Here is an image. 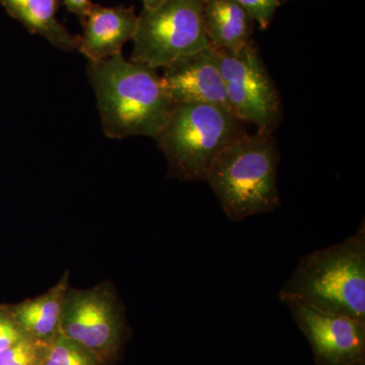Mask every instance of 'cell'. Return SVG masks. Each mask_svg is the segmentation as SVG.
<instances>
[{"label": "cell", "instance_id": "ba28073f", "mask_svg": "<svg viewBox=\"0 0 365 365\" xmlns=\"http://www.w3.org/2000/svg\"><path fill=\"white\" fill-rule=\"evenodd\" d=\"M285 306L311 346L317 365H350L365 359V324L300 302Z\"/></svg>", "mask_w": 365, "mask_h": 365}, {"label": "cell", "instance_id": "d6986e66", "mask_svg": "<svg viewBox=\"0 0 365 365\" xmlns=\"http://www.w3.org/2000/svg\"><path fill=\"white\" fill-rule=\"evenodd\" d=\"M143 2L144 9H153L160 6L165 0H141Z\"/></svg>", "mask_w": 365, "mask_h": 365}, {"label": "cell", "instance_id": "4fadbf2b", "mask_svg": "<svg viewBox=\"0 0 365 365\" xmlns=\"http://www.w3.org/2000/svg\"><path fill=\"white\" fill-rule=\"evenodd\" d=\"M62 0H0L7 14L25 26L28 32L39 35L64 51L78 50L81 37L73 35L57 20Z\"/></svg>", "mask_w": 365, "mask_h": 365}, {"label": "cell", "instance_id": "2e32d148", "mask_svg": "<svg viewBox=\"0 0 365 365\" xmlns=\"http://www.w3.org/2000/svg\"><path fill=\"white\" fill-rule=\"evenodd\" d=\"M251 14L261 30H266L280 6L281 0H235Z\"/></svg>", "mask_w": 365, "mask_h": 365}, {"label": "cell", "instance_id": "277c9868", "mask_svg": "<svg viewBox=\"0 0 365 365\" xmlns=\"http://www.w3.org/2000/svg\"><path fill=\"white\" fill-rule=\"evenodd\" d=\"M245 124L220 106L175 104L155 138L169 163V176L181 181H205L220 153L248 133Z\"/></svg>", "mask_w": 365, "mask_h": 365}, {"label": "cell", "instance_id": "7a4b0ae2", "mask_svg": "<svg viewBox=\"0 0 365 365\" xmlns=\"http://www.w3.org/2000/svg\"><path fill=\"white\" fill-rule=\"evenodd\" d=\"M279 300L365 324L364 220L345 241L302 257L281 288Z\"/></svg>", "mask_w": 365, "mask_h": 365}, {"label": "cell", "instance_id": "5b68a950", "mask_svg": "<svg viewBox=\"0 0 365 365\" xmlns=\"http://www.w3.org/2000/svg\"><path fill=\"white\" fill-rule=\"evenodd\" d=\"M205 0H165L138 16L131 61L165 68L211 47L204 30Z\"/></svg>", "mask_w": 365, "mask_h": 365}, {"label": "cell", "instance_id": "52a82bcc", "mask_svg": "<svg viewBox=\"0 0 365 365\" xmlns=\"http://www.w3.org/2000/svg\"><path fill=\"white\" fill-rule=\"evenodd\" d=\"M213 50L230 109L244 123L273 133L282 118V103L256 43L253 40L237 50Z\"/></svg>", "mask_w": 365, "mask_h": 365}, {"label": "cell", "instance_id": "8992f818", "mask_svg": "<svg viewBox=\"0 0 365 365\" xmlns=\"http://www.w3.org/2000/svg\"><path fill=\"white\" fill-rule=\"evenodd\" d=\"M59 334L83 346L104 365H114L127 339L124 311L112 285L67 292Z\"/></svg>", "mask_w": 365, "mask_h": 365}, {"label": "cell", "instance_id": "5bb4252c", "mask_svg": "<svg viewBox=\"0 0 365 365\" xmlns=\"http://www.w3.org/2000/svg\"><path fill=\"white\" fill-rule=\"evenodd\" d=\"M41 365H104L83 346L58 335L45 343Z\"/></svg>", "mask_w": 365, "mask_h": 365}, {"label": "cell", "instance_id": "7c38bea8", "mask_svg": "<svg viewBox=\"0 0 365 365\" xmlns=\"http://www.w3.org/2000/svg\"><path fill=\"white\" fill-rule=\"evenodd\" d=\"M203 23L213 49L237 50L253 41V18L235 0H205Z\"/></svg>", "mask_w": 365, "mask_h": 365}, {"label": "cell", "instance_id": "30bf717a", "mask_svg": "<svg viewBox=\"0 0 365 365\" xmlns=\"http://www.w3.org/2000/svg\"><path fill=\"white\" fill-rule=\"evenodd\" d=\"M138 16L133 6L91 4L81 21L83 35L78 51L88 61H101L122 53V48L135 36Z\"/></svg>", "mask_w": 365, "mask_h": 365}, {"label": "cell", "instance_id": "6da1fadb", "mask_svg": "<svg viewBox=\"0 0 365 365\" xmlns=\"http://www.w3.org/2000/svg\"><path fill=\"white\" fill-rule=\"evenodd\" d=\"M88 76L106 136L157 138L175 106L158 69L128 61L120 53L88 61Z\"/></svg>", "mask_w": 365, "mask_h": 365}, {"label": "cell", "instance_id": "8fae6325", "mask_svg": "<svg viewBox=\"0 0 365 365\" xmlns=\"http://www.w3.org/2000/svg\"><path fill=\"white\" fill-rule=\"evenodd\" d=\"M68 289L69 271H66L59 282L45 294L6 307L29 337L39 342H49L59 334L60 319Z\"/></svg>", "mask_w": 365, "mask_h": 365}, {"label": "cell", "instance_id": "9c48e42d", "mask_svg": "<svg viewBox=\"0 0 365 365\" xmlns=\"http://www.w3.org/2000/svg\"><path fill=\"white\" fill-rule=\"evenodd\" d=\"M162 81L175 104L198 103L230 109L213 48H205L165 67Z\"/></svg>", "mask_w": 365, "mask_h": 365}, {"label": "cell", "instance_id": "ac0fdd59", "mask_svg": "<svg viewBox=\"0 0 365 365\" xmlns=\"http://www.w3.org/2000/svg\"><path fill=\"white\" fill-rule=\"evenodd\" d=\"M69 13L78 16L79 21L85 20L93 2L91 0H62Z\"/></svg>", "mask_w": 365, "mask_h": 365}, {"label": "cell", "instance_id": "3957f363", "mask_svg": "<svg viewBox=\"0 0 365 365\" xmlns=\"http://www.w3.org/2000/svg\"><path fill=\"white\" fill-rule=\"evenodd\" d=\"M279 162L273 133L260 130L237 139L215 158L205 181L230 222H242L279 207Z\"/></svg>", "mask_w": 365, "mask_h": 365}, {"label": "cell", "instance_id": "e0dca14e", "mask_svg": "<svg viewBox=\"0 0 365 365\" xmlns=\"http://www.w3.org/2000/svg\"><path fill=\"white\" fill-rule=\"evenodd\" d=\"M29 337L18 325L6 306L0 307V350Z\"/></svg>", "mask_w": 365, "mask_h": 365}, {"label": "cell", "instance_id": "ffe728a7", "mask_svg": "<svg viewBox=\"0 0 365 365\" xmlns=\"http://www.w3.org/2000/svg\"><path fill=\"white\" fill-rule=\"evenodd\" d=\"M350 365H365V359L359 360V361L355 362V364H352Z\"/></svg>", "mask_w": 365, "mask_h": 365}, {"label": "cell", "instance_id": "9a60e30c", "mask_svg": "<svg viewBox=\"0 0 365 365\" xmlns=\"http://www.w3.org/2000/svg\"><path fill=\"white\" fill-rule=\"evenodd\" d=\"M45 343L26 338L0 350V365H41Z\"/></svg>", "mask_w": 365, "mask_h": 365}]
</instances>
